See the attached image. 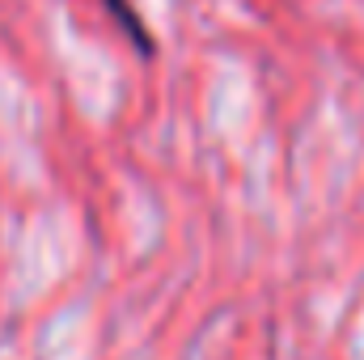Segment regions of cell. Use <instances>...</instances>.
<instances>
[{"label":"cell","mask_w":364,"mask_h":360,"mask_svg":"<svg viewBox=\"0 0 364 360\" xmlns=\"http://www.w3.org/2000/svg\"><path fill=\"white\" fill-rule=\"evenodd\" d=\"M106 9H110V17L119 21V30L136 43V51L140 55H153V38H149V30H144V21L136 17V9H132V0H106Z\"/></svg>","instance_id":"6da1fadb"}]
</instances>
